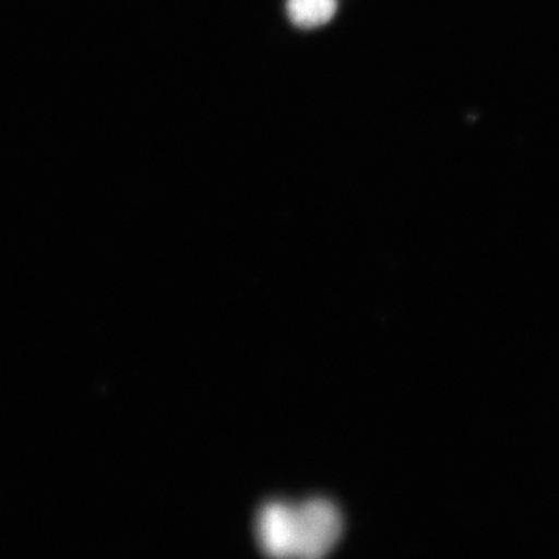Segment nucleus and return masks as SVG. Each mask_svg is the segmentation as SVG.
I'll list each match as a JSON object with an SVG mask.
<instances>
[{
  "label": "nucleus",
  "instance_id": "f03ea898",
  "mask_svg": "<svg viewBox=\"0 0 559 559\" xmlns=\"http://www.w3.org/2000/svg\"><path fill=\"white\" fill-rule=\"evenodd\" d=\"M337 9V0H288L286 3L292 23L300 29H314L330 23Z\"/></svg>",
  "mask_w": 559,
  "mask_h": 559
},
{
  "label": "nucleus",
  "instance_id": "f257e3e1",
  "mask_svg": "<svg viewBox=\"0 0 559 559\" xmlns=\"http://www.w3.org/2000/svg\"><path fill=\"white\" fill-rule=\"evenodd\" d=\"M344 521L330 500L272 501L257 519V539L265 555L280 559H319L341 539Z\"/></svg>",
  "mask_w": 559,
  "mask_h": 559
}]
</instances>
